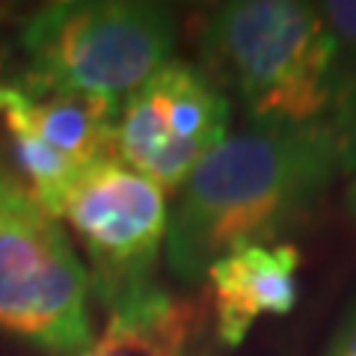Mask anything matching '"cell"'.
<instances>
[{
	"label": "cell",
	"mask_w": 356,
	"mask_h": 356,
	"mask_svg": "<svg viewBox=\"0 0 356 356\" xmlns=\"http://www.w3.org/2000/svg\"><path fill=\"white\" fill-rule=\"evenodd\" d=\"M348 172H356V134L332 119L252 122L229 134L193 170L170 211L166 267L181 282H202L226 252L280 241Z\"/></svg>",
	"instance_id": "cell-1"
},
{
	"label": "cell",
	"mask_w": 356,
	"mask_h": 356,
	"mask_svg": "<svg viewBox=\"0 0 356 356\" xmlns=\"http://www.w3.org/2000/svg\"><path fill=\"white\" fill-rule=\"evenodd\" d=\"M202 69L222 92L235 89L252 122L306 125L332 107V39L318 3L235 0L199 33Z\"/></svg>",
	"instance_id": "cell-2"
},
{
	"label": "cell",
	"mask_w": 356,
	"mask_h": 356,
	"mask_svg": "<svg viewBox=\"0 0 356 356\" xmlns=\"http://www.w3.org/2000/svg\"><path fill=\"white\" fill-rule=\"evenodd\" d=\"M24 83L48 92L122 102L172 57L175 18L161 3H51L18 33Z\"/></svg>",
	"instance_id": "cell-3"
},
{
	"label": "cell",
	"mask_w": 356,
	"mask_h": 356,
	"mask_svg": "<svg viewBox=\"0 0 356 356\" xmlns=\"http://www.w3.org/2000/svg\"><path fill=\"white\" fill-rule=\"evenodd\" d=\"M86 264L69 232L0 161V330L51 356L92 344Z\"/></svg>",
	"instance_id": "cell-4"
},
{
	"label": "cell",
	"mask_w": 356,
	"mask_h": 356,
	"mask_svg": "<svg viewBox=\"0 0 356 356\" xmlns=\"http://www.w3.org/2000/svg\"><path fill=\"white\" fill-rule=\"evenodd\" d=\"M51 214L65 220L86 252L89 294L107 312L154 288L166 241V193L116 158L83 166Z\"/></svg>",
	"instance_id": "cell-5"
},
{
	"label": "cell",
	"mask_w": 356,
	"mask_h": 356,
	"mask_svg": "<svg viewBox=\"0 0 356 356\" xmlns=\"http://www.w3.org/2000/svg\"><path fill=\"white\" fill-rule=\"evenodd\" d=\"M232 102L193 63L170 60L128 92L116 116V161L175 191L229 137Z\"/></svg>",
	"instance_id": "cell-6"
},
{
	"label": "cell",
	"mask_w": 356,
	"mask_h": 356,
	"mask_svg": "<svg viewBox=\"0 0 356 356\" xmlns=\"http://www.w3.org/2000/svg\"><path fill=\"white\" fill-rule=\"evenodd\" d=\"M300 252L294 243H247L208 267L217 339L238 348L264 315L282 318L297 306Z\"/></svg>",
	"instance_id": "cell-7"
},
{
	"label": "cell",
	"mask_w": 356,
	"mask_h": 356,
	"mask_svg": "<svg viewBox=\"0 0 356 356\" xmlns=\"http://www.w3.org/2000/svg\"><path fill=\"white\" fill-rule=\"evenodd\" d=\"M122 102L48 92V89L0 83V119L9 137H33L77 166L116 158V116Z\"/></svg>",
	"instance_id": "cell-8"
},
{
	"label": "cell",
	"mask_w": 356,
	"mask_h": 356,
	"mask_svg": "<svg viewBox=\"0 0 356 356\" xmlns=\"http://www.w3.org/2000/svg\"><path fill=\"white\" fill-rule=\"evenodd\" d=\"M193 324L191 303L154 285L110 312L102 336L81 356H187Z\"/></svg>",
	"instance_id": "cell-9"
},
{
	"label": "cell",
	"mask_w": 356,
	"mask_h": 356,
	"mask_svg": "<svg viewBox=\"0 0 356 356\" xmlns=\"http://www.w3.org/2000/svg\"><path fill=\"white\" fill-rule=\"evenodd\" d=\"M318 13L332 39V107L327 119L356 134V0L318 3Z\"/></svg>",
	"instance_id": "cell-10"
},
{
	"label": "cell",
	"mask_w": 356,
	"mask_h": 356,
	"mask_svg": "<svg viewBox=\"0 0 356 356\" xmlns=\"http://www.w3.org/2000/svg\"><path fill=\"white\" fill-rule=\"evenodd\" d=\"M327 356H356V303L350 306V312L339 324L336 336L330 341Z\"/></svg>",
	"instance_id": "cell-11"
},
{
	"label": "cell",
	"mask_w": 356,
	"mask_h": 356,
	"mask_svg": "<svg viewBox=\"0 0 356 356\" xmlns=\"http://www.w3.org/2000/svg\"><path fill=\"white\" fill-rule=\"evenodd\" d=\"M344 205H348V214H350L353 222H356V178L348 184V191H344Z\"/></svg>",
	"instance_id": "cell-12"
}]
</instances>
